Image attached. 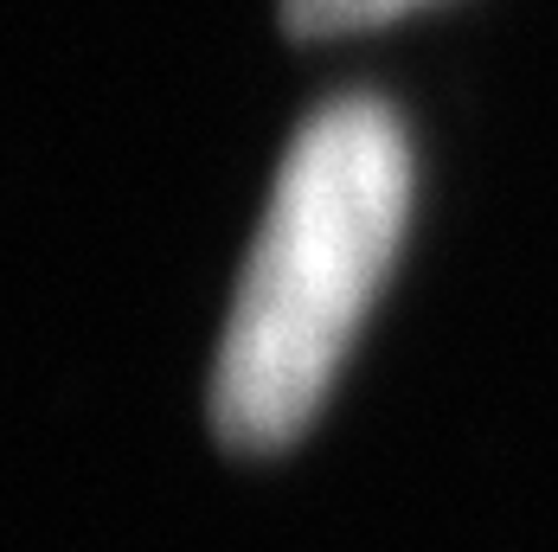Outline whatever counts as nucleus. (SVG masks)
Masks as SVG:
<instances>
[{"label": "nucleus", "mask_w": 558, "mask_h": 552, "mask_svg": "<svg viewBox=\"0 0 558 552\" xmlns=\"http://www.w3.org/2000/svg\"><path fill=\"white\" fill-rule=\"evenodd\" d=\"M411 225V135L386 97H335L289 142L213 373L231 449L308 431Z\"/></svg>", "instance_id": "obj_1"}, {"label": "nucleus", "mask_w": 558, "mask_h": 552, "mask_svg": "<svg viewBox=\"0 0 558 552\" xmlns=\"http://www.w3.org/2000/svg\"><path fill=\"white\" fill-rule=\"evenodd\" d=\"M411 7H430V0H282V26L295 39H340V33L386 26Z\"/></svg>", "instance_id": "obj_2"}]
</instances>
